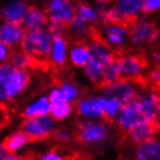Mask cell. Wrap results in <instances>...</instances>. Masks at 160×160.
<instances>
[{
    "instance_id": "6da1fadb",
    "label": "cell",
    "mask_w": 160,
    "mask_h": 160,
    "mask_svg": "<svg viewBox=\"0 0 160 160\" xmlns=\"http://www.w3.org/2000/svg\"><path fill=\"white\" fill-rule=\"evenodd\" d=\"M159 93L151 92L148 95L136 93L133 97L122 104L117 113L118 126L123 133L134 128L136 125L154 122L156 118V105L159 98Z\"/></svg>"
},
{
    "instance_id": "7a4b0ae2",
    "label": "cell",
    "mask_w": 160,
    "mask_h": 160,
    "mask_svg": "<svg viewBox=\"0 0 160 160\" xmlns=\"http://www.w3.org/2000/svg\"><path fill=\"white\" fill-rule=\"evenodd\" d=\"M29 83L31 74L28 70L12 63H0V105L7 107L27 89Z\"/></svg>"
},
{
    "instance_id": "3957f363",
    "label": "cell",
    "mask_w": 160,
    "mask_h": 160,
    "mask_svg": "<svg viewBox=\"0 0 160 160\" xmlns=\"http://www.w3.org/2000/svg\"><path fill=\"white\" fill-rule=\"evenodd\" d=\"M52 43L53 35L50 34V32L45 31L43 28L25 32L22 39L20 41L22 50L46 62H50L49 55L52 50Z\"/></svg>"
},
{
    "instance_id": "277c9868",
    "label": "cell",
    "mask_w": 160,
    "mask_h": 160,
    "mask_svg": "<svg viewBox=\"0 0 160 160\" xmlns=\"http://www.w3.org/2000/svg\"><path fill=\"white\" fill-rule=\"evenodd\" d=\"M54 120L55 119L49 113L28 117L22 122L21 130L23 132H26L27 136L31 139V142L43 140V139L52 137L54 131L56 130Z\"/></svg>"
},
{
    "instance_id": "5b68a950",
    "label": "cell",
    "mask_w": 160,
    "mask_h": 160,
    "mask_svg": "<svg viewBox=\"0 0 160 160\" xmlns=\"http://www.w3.org/2000/svg\"><path fill=\"white\" fill-rule=\"evenodd\" d=\"M76 140L84 145H93L105 142L109 131L105 124L97 123L91 119H85L78 122L76 126Z\"/></svg>"
},
{
    "instance_id": "8992f818",
    "label": "cell",
    "mask_w": 160,
    "mask_h": 160,
    "mask_svg": "<svg viewBox=\"0 0 160 160\" xmlns=\"http://www.w3.org/2000/svg\"><path fill=\"white\" fill-rule=\"evenodd\" d=\"M136 84H145L144 77L137 78V80H129V78H123L122 77L119 80L110 83V84L104 85L102 88L103 96L118 99L123 104L137 93Z\"/></svg>"
},
{
    "instance_id": "52a82bcc",
    "label": "cell",
    "mask_w": 160,
    "mask_h": 160,
    "mask_svg": "<svg viewBox=\"0 0 160 160\" xmlns=\"http://www.w3.org/2000/svg\"><path fill=\"white\" fill-rule=\"evenodd\" d=\"M129 36L131 42L136 46L153 43L160 39V29L154 23L137 18L130 25Z\"/></svg>"
},
{
    "instance_id": "ba28073f",
    "label": "cell",
    "mask_w": 160,
    "mask_h": 160,
    "mask_svg": "<svg viewBox=\"0 0 160 160\" xmlns=\"http://www.w3.org/2000/svg\"><path fill=\"white\" fill-rule=\"evenodd\" d=\"M76 13L72 0H48L46 5V14L50 23L66 26Z\"/></svg>"
},
{
    "instance_id": "9c48e42d",
    "label": "cell",
    "mask_w": 160,
    "mask_h": 160,
    "mask_svg": "<svg viewBox=\"0 0 160 160\" xmlns=\"http://www.w3.org/2000/svg\"><path fill=\"white\" fill-rule=\"evenodd\" d=\"M118 61L120 76L123 78L129 80H137L142 78V71L148 64V61L142 55H116Z\"/></svg>"
},
{
    "instance_id": "30bf717a",
    "label": "cell",
    "mask_w": 160,
    "mask_h": 160,
    "mask_svg": "<svg viewBox=\"0 0 160 160\" xmlns=\"http://www.w3.org/2000/svg\"><path fill=\"white\" fill-rule=\"evenodd\" d=\"M11 63L18 68L25 69V70H47L49 66H52L50 62L41 61L39 58H34L33 55L26 53L25 50H14L11 53L9 56Z\"/></svg>"
},
{
    "instance_id": "8fae6325",
    "label": "cell",
    "mask_w": 160,
    "mask_h": 160,
    "mask_svg": "<svg viewBox=\"0 0 160 160\" xmlns=\"http://www.w3.org/2000/svg\"><path fill=\"white\" fill-rule=\"evenodd\" d=\"M76 111L80 116L88 119L105 120V112L103 110L99 97H83L76 102Z\"/></svg>"
},
{
    "instance_id": "7c38bea8",
    "label": "cell",
    "mask_w": 160,
    "mask_h": 160,
    "mask_svg": "<svg viewBox=\"0 0 160 160\" xmlns=\"http://www.w3.org/2000/svg\"><path fill=\"white\" fill-rule=\"evenodd\" d=\"M27 9L28 6L23 0H12L0 9V18L5 20V22L21 25L26 17Z\"/></svg>"
},
{
    "instance_id": "4fadbf2b",
    "label": "cell",
    "mask_w": 160,
    "mask_h": 160,
    "mask_svg": "<svg viewBox=\"0 0 160 160\" xmlns=\"http://www.w3.org/2000/svg\"><path fill=\"white\" fill-rule=\"evenodd\" d=\"M104 36L109 46L123 47L129 36V26L124 23H105Z\"/></svg>"
},
{
    "instance_id": "5bb4252c",
    "label": "cell",
    "mask_w": 160,
    "mask_h": 160,
    "mask_svg": "<svg viewBox=\"0 0 160 160\" xmlns=\"http://www.w3.org/2000/svg\"><path fill=\"white\" fill-rule=\"evenodd\" d=\"M158 129H157L154 122H146L142 124L136 125L134 128L128 131L129 140L134 145H139L144 142H147L150 139H153L156 137Z\"/></svg>"
},
{
    "instance_id": "9a60e30c",
    "label": "cell",
    "mask_w": 160,
    "mask_h": 160,
    "mask_svg": "<svg viewBox=\"0 0 160 160\" xmlns=\"http://www.w3.org/2000/svg\"><path fill=\"white\" fill-rule=\"evenodd\" d=\"M144 1L145 0H115V8L130 27L131 22L138 18V14L142 12Z\"/></svg>"
},
{
    "instance_id": "2e32d148",
    "label": "cell",
    "mask_w": 160,
    "mask_h": 160,
    "mask_svg": "<svg viewBox=\"0 0 160 160\" xmlns=\"http://www.w3.org/2000/svg\"><path fill=\"white\" fill-rule=\"evenodd\" d=\"M67 53L68 42L64 39V36H53L52 50H50V55H49L50 64L54 67H63L67 62Z\"/></svg>"
},
{
    "instance_id": "e0dca14e",
    "label": "cell",
    "mask_w": 160,
    "mask_h": 160,
    "mask_svg": "<svg viewBox=\"0 0 160 160\" xmlns=\"http://www.w3.org/2000/svg\"><path fill=\"white\" fill-rule=\"evenodd\" d=\"M25 28L18 23L5 22L0 26V41L9 47H14L22 39Z\"/></svg>"
},
{
    "instance_id": "ac0fdd59",
    "label": "cell",
    "mask_w": 160,
    "mask_h": 160,
    "mask_svg": "<svg viewBox=\"0 0 160 160\" xmlns=\"http://www.w3.org/2000/svg\"><path fill=\"white\" fill-rule=\"evenodd\" d=\"M48 22L46 12L39 9L35 6H29L27 9L26 17L23 19V28L26 31L32 29H42Z\"/></svg>"
},
{
    "instance_id": "d6986e66",
    "label": "cell",
    "mask_w": 160,
    "mask_h": 160,
    "mask_svg": "<svg viewBox=\"0 0 160 160\" xmlns=\"http://www.w3.org/2000/svg\"><path fill=\"white\" fill-rule=\"evenodd\" d=\"M136 158L139 160H160V142L153 138L139 144L136 150Z\"/></svg>"
},
{
    "instance_id": "ffe728a7",
    "label": "cell",
    "mask_w": 160,
    "mask_h": 160,
    "mask_svg": "<svg viewBox=\"0 0 160 160\" xmlns=\"http://www.w3.org/2000/svg\"><path fill=\"white\" fill-rule=\"evenodd\" d=\"M90 58L89 45L83 41H78L70 49V62L77 68H83Z\"/></svg>"
},
{
    "instance_id": "44dd1931",
    "label": "cell",
    "mask_w": 160,
    "mask_h": 160,
    "mask_svg": "<svg viewBox=\"0 0 160 160\" xmlns=\"http://www.w3.org/2000/svg\"><path fill=\"white\" fill-rule=\"evenodd\" d=\"M83 68H84L85 74L89 77V80L91 81L97 88H99L105 64H104L101 60H98V58H96L95 56H91V55H90L88 62L85 63V66Z\"/></svg>"
},
{
    "instance_id": "7402d4cb",
    "label": "cell",
    "mask_w": 160,
    "mask_h": 160,
    "mask_svg": "<svg viewBox=\"0 0 160 160\" xmlns=\"http://www.w3.org/2000/svg\"><path fill=\"white\" fill-rule=\"evenodd\" d=\"M29 142H31L29 137L27 136L26 132H23L21 130V131H18V132L11 134L9 137L6 138L2 142V145L5 146L6 151L8 153H15L18 150L27 145Z\"/></svg>"
},
{
    "instance_id": "603a6c76",
    "label": "cell",
    "mask_w": 160,
    "mask_h": 160,
    "mask_svg": "<svg viewBox=\"0 0 160 160\" xmlns=\"http://www.w3.org/2000/svg\"><path fill=\"white\" fill-rule=\"evenodd\" d=\"M49 108H50V102L48 97H41L25 109L23 116L25 118H28V117H34V116L48 115Z\"/></svg>"
},
{
    "instance_id": "cb8c5ba5",
    "label": "cell",
    "mask_w": 160,
    "mask_h": 160,
    "mask_svg": "<svg viewBox=\"0 0 160 160\" xmlns=\"http://www.w3.org/2000/svg\"><path fill=\"white\" fill-rule=\"evenodd\" d=\"M101 103H102L103 110L105 112V122L107 123H112V120L117 117V113L119 111L122 103L118 99H115L112 97H107V96H102L99 97Z\"/></svg>"
},
{
    "instance_id": "d4e9b609",
    "label": "cell",
    "mask_w": 160,
    "mask_h": 160,
    "mask_svg": "<svg viewBox=\"0 0 160 160\" xmlns=\"http://www.w3.org/2000/svg\"><path fill=\"white\" fill-rule=\"evenodd\" d=\"M119 78H122V76H120L119 67H118V61H117V58L115 56V58L112 60L111 62L109 63V64H107L105 68H104L99 89H102L104 85L110 84V83L119 80Z\"/></svg>"
},
{
    "instance_id": "484cf974",
    "label": "cell",
    "mask_w": 160,
    "mask_h": 160,
    "mask_svg": "<svg viewBox=\"0 0 160 160\" xmlns=\"http://www.w3.org/2000/svg\"><path fill=\"white\" fill-rule=\"evenodd\" d=\"M56 87H58L62 91L64 99L67 103H75L80 96V89L74 83L68 81H58L56 82Z\"/></svg>"
},
{
    "instance_id": "4316f807",
    "label": "cell",
    "mask_w": 160,
    "mask_h": 160,
    "mask_svg": "<svg viewBox=\"0 0 160 160\" xmlns=\"http://www.w3.org/2000/svg\"><path fill=\"white\" fill-rule=\"evenodd\" d=\"M76 15L81 18L87 23H95L99 19V14L96 9L90 7L89 5L84 2H80L76 7Z\"/></svg>"
},
{
    "instance_id": "83f0119b",
    "label": "cell",
    "mask_w": 160,
    "mask_h": 160,
    "mask_svg": "<svg viewBox=\"0 0 160 160\" xmlns=\"http://www.w3.org/2000/svg\"><path fill=\"white\" fill-rule=\"evenodd\" d=\"M71 111H72V107L70 103L67 102L50 104V108H49V115L56 120H62L69 117Z\"/></svg>"
},
{
    "instance_id": "f1b7e54d",
    "label": "cell",
    "mask_w": 160,
    "mask_h": 160,
    "mask_svg": "<svg viewBox=\"0 0 160 160\" xmlns=\"http://www.w3.org/2000/svg\"><path fill=\"white\" fill-rule=\"evenodd\" d=\"M67 28L72 33V34H75V35H77V36H82V35L89 34L91 27H89V23H87L85 21H83L82 19L78 18L75 14V15L72 17V19L70 20V22L67 25Z\"/></svg>"
},
{
    "instance_id": "f546056e",
    "label": "cell",
    "mask_w": 160,
    "mask_h": 160,
    "mask_svg": "<svg viewBox=\"0 0 160 160\" xmlns=\"http://www.w3.org/2000/svg\"><path fill=\"white\" fill-rule=\"evenodd\" d=\"M144 80H145L146 84H151L154 90L160 88V66H157L153 70L150 71L144 77Z\"/></svg>"
},
{
    "instance_id": "4dcf8cb0",
    "label": "cell",
    "mask_w": 160,
    "mask_h": 160,
    "mask_svg": "<svg viewBox=\"0 0 160 160\" xmlns=\"http://www.w3.org/2000/svg\"><path fill=\"white\" fill-rule=\"evenodd\" d=\"M48 99H49V102H50V104H56V103L66 102V99H64V96H63L62 91H61V89H60L58 87L54 88V89L49 92Z\"/></svg>"
},
{
    "instance_id": "1f68e13d",
    "label": "cell",
    "mask_w": 160,
    "mask_h": 160,
    "mask_svg": "<svg viewBox=\"0 0 160 160\" xmlns=\"http://www.w3.org/2000/svg\"><path fill=\"white\" fill-rule=\"evenodd\" d=\"M159 9H160V0H145L144 1L142 12L145 14L152 13V12L159 11Z\"/></svg>"
},
{
    "instance_id": "d6a6232c",
    "label": "cell",
    "mask_w": 160,
    "mask_h": 160,
    "mask_svg": "<svg viewBox=\"0 0 160 160\" xmlns=\"http://www.w3.org/2000/svg\"><path fill=\"white\" fill-rule=\"evenodd\" d=\"M53 136L56 140H58V142H69V139H70V133L68 132L67 130H63V129L55 130Z\"/></svg>"
},
{
    "instance_id": "836d02e7",
    "label": "cell",
    "mask_w": 160,
    "mask_h": 160,
    "mask_svg": "<svg viewBox=\"0 0 160 160\" xmlns=\"http://www.w3.org/2000/svg\"><path fill=\"white\" fill-rule=\"evenodd\" d=\"M11 53H12L11 47L7 45H5V43H2V42L0 41V63H2V62H5V61H7V60H9Z\"/></svg>"
},
{
    "instance_id": "e575fe53",
    "label": "cell",
    "mask_w": 160,
    "mask_h": 160,
    "mask_svg": "<svg viewBox=\"0 0 160 160\" xmlns=\"http://www.w3.org/2000/svg\"><path fill=\"white\" fill-rule=\"evenodd\" d=\"M41 159H45V160H61L64 159V157H62V154H60L58 152L56 151H49L47 152L46 154L41 157Z\"/></svg>"
},
{
    "instance_id": "d590c367",
    "label": "cell",
    "mask_w": 160,
    "mask_h": 160,
    "mask_svg": "<svg viewBox=\"0 0 160 160\" xmlns=\"http://www.w3.org/2000/svg\"><path fill=\"white\" fill-rule=\"evenodd\" d=\"M111 2V0H96V7L98 12H102L104 9L109 7V5Z\"/></svg>"
},
{
    "instance_id": "8d00e7d4",
    "label": "cell",
    "mask_w": 160,
    "mask_h": 160,
    "mask_svg": "<svg viewBox=\"0 0 160 160\" xmlns=\"http://www.w3.org/2000/svg\"><path fill=\"white\" fill-rule=\"evenodd\" d=\"M154 124H156L157 129L160 132V96L158 98V102L156 105V118H154Z\"/></svg>"
},
{
    "instance_id": "74e56055",
    "label": "cell",
    "mask_w": 160,
    "mask_h": 160,
    "mask_svg": "<svg viewBox=\"0 0 160 160\" xmlns=\"http://www.w3.org/2000/svg\"><path fill=\"white\" fill-rule=\"evenodd\" d=\"M152 60L157 66H160V50H156L152 55Z\"/></svg>"
},
{
    "instance_id": "f35d334b",
    "label": "cell",
    "mask_w": 160,
    "mask_h": 160,
    "mask_svg": "<svg viewBox=\"0 0 160 160\" xmlns=\"http://www.w3.org/2000/svg\"><path fill=\"white\" fill-rule=\"evenodd\" d=\"M7 154H8V152L6 151V148H5V146L2 145V142H0V160L5 159V158L7 157Z\"/></svg>"
}]
</instances>
